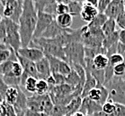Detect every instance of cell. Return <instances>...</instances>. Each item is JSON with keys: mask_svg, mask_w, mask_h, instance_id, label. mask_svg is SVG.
Segmentation results:
<instances>
[{"mask_svg": "<svg viewBox=\"0 0 125 116\" xmlns=\"http://www.w3.org/2000/svg\"><path fill=\"white\" fill-rule=\"evenodd\" d=\"M86 97L92 101H94V102L99 103L100 105H103L108 99V90L103 84L97 83L96 87L92 88L91 90L88 92Z\"/></svg>", "mask_w": 125, "mask_h": 116, "instance_id": "9", "label": "cell"}, {"mask_svg": "<svg viewBox=\"0 0 125 116\" xmlns=\"http://www.w3.org/2000/svg\"><path fill=\"white\" fill-rule=\"evenodd\" d=\"M2 20H3V16H2V15H0V23L2 22Z\"/></svg>", "mask_w": 125, "mask_h": 116, "instance_id": "57", "label": "cell"}, {"mask_svg": "<svg viewBox=\"0 0 125 116\" xmlns=\"http://www.w3.org/2000/svg\"><path fill=\"white\" fill-rule=\"evenodd\" d=\"M56 14L57 15L63 14H68V6L65 4H58L56 8Z\"/></svg>", "mask_w": 125, "mask_h": 116, "instance_id": "44", "label": "cell"}, {"mask_svg": "<svg viewBox=\"0 0 125 116\" xmlns=\"http://www.w3.org/2000/svg\"><path fill=\"white\" fill-rule=\"evenodd\" d=\"M112 0H98V5H97V9L99 13H104L108 5L111 3Z\"/></svg>", "mask_w": 125, "mask_h": 116, "instance_id": "42", "label": "cell"}, {"mask_svg": "<svg viewBox=\"0 0 125 116\" xmlns=\"http://www.w3.org/2000/svg\"><path fill=\"white\" fill-rule=\"evenodd\" d=\"M65 116H69V115H65Z\"/></svg>", "mask_w": 125, "mask_h": 116, "instance_id": "61", "label": "cell"}, {"mask_svg": "<svg viewBox=\"0 0 125 116\" xmlns=\"http://www.w3.org/2000/svg\"><path fill=\"white\" fill-rule=\"evenodd\" d=\"M85 79L84 86H83L82 94H81V97H82V98L86 97L88 92L91 90L92 88H95L97 84V81L95 80V79H94V77L92 76V74L90 73V71L85 68Z\"/></svg>", "mask_w": 125, "mask_h": 116, "instance_id": "18", "label": "cell"}, {"mask_svg": "<svg viewBox=\"0 0 125 116\" xmlns=\"http://www.w3.org/2000/svg\"><path fill=\"white\" fill-rule=\"evenodd\" d=\"M124 54H125V53H124V54H123V55H124Z\"/></svg>", "mask_w": 125, "mask_h": 116, "instance_id": "62", "label": "cell"}, {"mask_svg": "<svg viewBox=\"0 0 125 116\" xmlns=\"http://www.w3.org/2000/svg\"><path fill=\"white\" fill-rule=\"evenodd\" d=\"M7 88H8V86L4 82L2 77L0 75V93H1V96H2L3 99H4V96H5V94H6V90H7Z\"/></svg>", "mask_w": 125, "mask_h": 116, "instance_id": "46", "label": "cell"}, {"mask_svg": "<svg viewBox=\"0 0 125 116\" xmlns=\"http://www.w3.org/2000/svg\"><path fill=\"white\" fill-rule=\"evenodd\" d=\"M116 21L114 19H111L108 18L107 20L105 21V23H104V25L102 26V31L104 36H108V35L114 33V31H116Z\"/></svg>", "mask_w": 125, "mask_h": 116, "instance_id": "26", "label": "cell"}, {"mask_svg": "<svg viewBox=\"0 0 125 116\" xmlns=\"http://www.w3.org/2000/svg\"><path fill=\"white\" fill-rule=\"evenodd\" d=\"M98 14H99V12H98L97 7L84 3L83 4V7H82V10H81V13H80L79 16L81 17V19H82L84 22L88 23H90Z\"/></svg>", "mask_w": 125, "mask_h": 116, "instance_id": "17", "label": "cell"}, {"mask_svg": "<svg viewBox=\"0 0 125 116\" xmlns=\"http://www.w3.org/2000/svg\"><path fill=\"white\" fill-rule=\"evenodd\" d=\"M53 107L54 104L51 101L49 94L38 95L34 93L31 96H27V108L31 110L51 116Z\"/></svg>", "mask_w": 125, "mask_h": 116, "instance_id": "3", "label": "cell"}, {"mask_svg": "<svg viewBox=\"0 0 125 116\" xmlns=\"http://www.w3.org/2000/svg\"><path fill=\"white\" fill-rule=\"evenodd\" d=\"M56 2V0H38L37 2L34 3V7L37 12H43L44 8L51 4Z\"/></svg>", "mask_w": 125, "mask_h": 116, "instance_id": "32", "label": "cell"}, {"mask_svg": "<svg viewBox=\"0 0 125 116\" xmlns=\"http://www.w3.org/2000/svg\"><path fill=\"white\" fill-rule=\"evenodd\" d=\"M20 87V86H19ZM19 87H8L5 96H4L3 101L8 103L10 105H14L15 104L19 94Z\"/></svg>", "mask_w": 125, "mask_h": 116, "instance_id": "20", "label": "cell"}, {"mask_svg": "<svg viewBox=\"0 0 125 116\" xmlns=\"http://www.w3.org/2000/svg\"><path fill=\"white\" fill-rule=\"evenodd\" d=\"M17 54L23 57L27 60H30L31 62H36L39 60H41L42 57H44L43 52L40 48L34 47V46H26V47H21L18 51Z\"/></svg>", "mask_w": 125, "mask_h": 116, "instance_id": "10", "label": "cell"}, {"mask_svg": "<svg viewBox=\"0 0 125 116\" xmlns=\"http://www.w3.org/2000/svg\"><path fill=\"white\" fill-rule=\"evenodd\" d=\"M120 1H121V2H122V3L125 5V0H120Z\"/></svg>", "mask_w": 125, "mask_h": 116, "instance_id": "59", "label": "cell"}, {"mask_svg": "<svg viewBox=\"0 0 125 116\" xmlns=\"http://www.w3.org/2000/svg\"><path fill=\"white\" fill-rule=\"evenodd\" d=\"M13 61H6V62H3L0 64V75L3 76L6 74L10 73L12 71V67H13Z\"/></svg>", "mask_w": 125, "mask_h": 116, "instance_id": "33", "label": "cell"}, {"mask_svg": "<svg viewBox=\"0 0 125 116\" xmlns=\"http://www.w3.org/2000/svg\"><path fill=\"white\" fill-rule=\"evenodd\" d=\"M23 0H7L4 6L3 18H8L18 23L23 12Z\"/></svg>", "mask_w": 125, "mask_h": 116, "instance_id": "6", "label": "cell"}, {"mask_svg": "<svg viewBox=\"0 0 125 116\" xmlns=\"http://www.w3.org/2000/svg\"><path fill=\"white\" fill-rule=\"evenodd\" d=\"M68 29H63L61 28L57 23L55 19L53 20V22L48 26V28L46 29L44 32L42 33V37L44 39H54V38L58 37L59 35H60L61 33H63L64 31H66Z\"/></svg>", "mask_w": 125, "mask_h": 116, "instance_id": "16", "label": "cell"}, {"mask_svg": "<svg viewBox=\"0 0 125 116\" xmlns=\"http://www.w3.org/2000/svg\"><path fill=\"white\" fill-rule=\"evenodd\" d=\"M49 88H50V87H49L48 83L45 79H38L35 93L38 95H45V94H48Z\"/></svg>", "mask_w": 125, "mask_h": 116, "instance_id": "30", "label": "cell"}, {"mask_svg": "<svg viewBox=\"0 0 125 116\" xmlns=\"http://www.w3.org/2000/svg\"><path fill=\"white\" fill-rule=\"evenodd\" d=\"M82 105V97L81 96H76L71 100L70 102L65 105L66 115L71 116L76 112H78Z\"/></svg>", "mask_w": 125, "mask_h": 116, "instance_id": "19", "label": "cell"}, {"mask_svg": "<svg viewBox=\"0 0 125 116\" xmlns=\"http://www.w3.org/2000/svg\"><path fill=\"white\" fill-rule=\"evenodd\" d=\"M109 116H125V105L121 104H115V110Z\"/></svg>", "mask_w": 125, "mask_h": 116, "instance_id": "40", "label": "cell"}, {"mask_svg": "<svg viewBox=\"0 0 125 116\" xmlns=\"http://www.w3.org/2000/svg\"><path fill=\"white\" fill-rule=\"evenodd\" d=\"M125 73V64L124 62L114 66V75L115 77L122 78Z\"/></svg>", "mask_w": 125, "mask_h": 116, "instance_id": "38", "label": "cell"}, {"mask_svg": "<svg viewBox=\"0 0 125 116\" xmlns=\"http://www.w3.org/2000/svg\"><path fill=\"white\" fill-rule=\"evenodd\" d=\"M114 110H115V104L111 101H106L104 104L102 105V111L108 116L111 115L114 112Z\"/></svg>", "mask_w": 125, "mask_h": 116, "instance_id": "35", "label": "cell"}, {"mask_svg": "<svg viewBox=\"0 0 125 116\" xmlns=\"http://www.w3.org/2000/svg\"><path fill=\"white\" fill-rule=\"evenodd\" d=\"M71 0H56V2L58 4H65V5H68Z\"/></svg>", "mask_w": 125, "mask_h": 116, "instance_id": "51", "label": "cell"}, {"mask_svg": "<svg viewBox=\"0 0 125 116\" xmlns=\"http://www.w3.org/2000/svg\"><path fill=\"white\" fill-rule=\"evenodd\" d=\"M12 73L14 74L15 77H19V78H21L22 74L23 73V67H22V65H21L20 62H18V60L13 62Z\"/></svg>", "mask_w": 125, "mask_h": 116, "instance_id": "36", "label": "cell"}, {"mask_svg": "<svg viewBox=\"0 0 125 116\" xmlns=\"http://www.w3.org/2000/svg\"><path fill=\"white\" fill-rule=\"evenodd\" d=\"M31 2H33V3H35V2H37L38 0H31Z\"/></svg>", "mask_w": 125, "mask_h": 116, "instance_id": "60", "label": "cell"}, {"mask_svg": "<svg viewBox=\"0 0 125 116\" xmlns=\"http://www.w3.org/2000/svg\"><path fill=\"white\" fill-rule=\"evenodd\" d=\"M9 46L7 45H6L5 43H0V52L3 51V50H5V49H6V48H8Z\"/></svg>", "mask_w": 125, "mask_h": 116, "instance_id": "50", "label": "cell"}, {"mask_svg": "<svg viewBox=\"0 0 125 116\" xmlns=\"http://www.w3.org/2000/svg\"><path fill=\"white\" fill-rule=\"evenodd\" d=\"M0 102H3V97L1 96V93H0Z\"/></svg>", "mask_w": 125, "mask_h": 116, "instance_id": "56", "label": "cell"}, {"mask_svg": "<svg viewBox=\"0 0 125 116\" xmlns=\"http://www.w3.org/2000/svg\"><path fill=\"white\" fill-rule=\"evenodd\" d=\"M3 105L6 109V116H17V113L14 105H10L8 103L3 101Z\"/></svg>", "mask_w": 125, "mask_h": 116, "instance_id": "39", "label": "cell"}, {"mask_svg": "<svg viewBox=\"0 0 125 116\" xmlns=\"http://www.w3.org/2000/svg\"><path fill=\"white\" fill-rule=\"evenodd\" d=\"M50 62V68H51V73H60L64 76H67L71 71L70 65L66 61L57 58V57L45 55Z\"/></svg>", "mask_w": 125, "mask_h": 116, "instance_id": "8", "label": "cell"}, {"mask_svg": "<svg viewBox=\"0 0 125 116\" xmlns=\"http://www.w3.org/2000/svg\"><path fill=\"white\" fill-rule=\"evenodd\" d=\"M125 5L120 0H112L111 3L109 4L108 6L104 10V14L107 16V18L111 19H116L122 12L124 11Z\"/></svg>", "mask_w": 125, "mask_h": 116, "instance_id": "11", "label": "cell"}, {"mask_svg": "<svg viewBox=\"0 0 125 116\" xmlns=\"http://www.w3.org/2000/svg\"><path fill=\"white\" fill-rule=\"evenodd\" d=\"M42 113H38L36 111L31 110L29 108H26L25 111H24V113H23V116H40Z\"/></svg>", "mask_w": 125, "mask_h": 116, "instance_id": "47", "label": "cell"}, {"mask_svg": "<svg viewBox=\"0 0 125 116\" xmlns=\"http://www.w3.org/2000/svg\"><path fill=\"white\" fill-rule=\"evenodd\" d=\"M14 51V50L13 48L8 47V48H6V49H5V50H3V51L0 52V64L6 62V61H8V60H10L11 55Z\"/></svg>", "mask_w": 125, "mask_h": 116, "instance_id": "34", "label": "cell"}, {"mask_svg": "<svg viewBox=\"0 0 125 116\" xmlns=\"http://www.w3.org/2000/svg\"><path fill=\"white\" fill-rule=\"evenodd\" d=\"M85 116H89V115H85Z\"/></svg>", "mask_w": 125, "mask_h": 116, "instance_id": "63", "label": "cell"}, {"mask_svg": "<svg viewBox=\"0 0 125 116\" xmlns=\"http://www.w3.org/2000/svg\"><path fill=\"white\" fill-rule=\"evenodd\" d=\"M56 23L63 29H69L73 23V16L69 14H59L55 18Z\"/></svg>", "mask_w": 125, "mask_h": 116, "instance_id": "22", "label": "cell"}, {"mask_svg": "<svg viewBox=\"0 0 125 116\" xmlns=\"http://www.w3.org/2000/svg\"><path fill=\"white\" fill-rule=\"evenodd\" d=\"M68 14H71L73 17L75 16H79L81 10L83 7V4L75 0H71L70 2L68 4Z\"/></svg>", "mask_w": 125, "mask_h": 116, "instance_id": "29", "label": "cell"}, {"mask_svg": "<svg viewBox=\"0 0 125 116\" xmlns=\"http://www.w3.org/2000/svg\"><path fill=\"white\" fill-rule=\"evenodd\" d=\"M85 3L87 4V5H90V6H93L97 7V5H98V0H85Z\"/></svg>", "mask_w": 125, "mask_h": 116, "instance_id": "48", "label": "cell"}, {"mask_svg": "<svg viewBox=\"0 0 125 116\" xmlns=\"http://www.w3.org/2000/svg\"><path fill=\"white\" fill-rule=\"evenodd\" d=\"M108 58H109V63L113 67L124 62V56H123V54H119V53H115V54H112L111 56H109Z\"/></svg>", "mask_w": 125, "mask_h": 116, "instance_id": "31", "label": "cell"}, {"mask_svg": "<svg viewBox=\"0 0 125 116\" xmlns=\"http://www.w3.org/2000/svg\"><path fill=\"white\" fill-rule=\"evenodd\" d=\"M64 53L66 55V61L68 64H77L85 66V46L81 42L70 43L64 46Z\"/></svg>", "mask_w": 125, "mask_h": 116, "instance_id": "4", "label": "cell"}, {"mask_svg": "<svg viewBox=\"0 0 125 116\" xmlns=\"http://www.w3.org/2000/svg\"><path fill=\"white\" fill-rule=\"evenodd\" d=\"M0 116H6V109L3 105V102H0Z\"/></svg>", "mask_w": 125, "mask_h": 116, "instance_id": "49", "label": "cell"}, {"mask_svg": "<svg viewBox=\"0 0 125 116\" xmlns=\"http://www.w3.org/2000/svg\"><path fill=\"white\" fill-rule=\"evenodd\" d=\"M66 111H65V105H54L53 110L51 112V116H65Z\"/></svg>", "mask_w": 125, "mask_h": 116, "instance_id": "37", "label": "cell"}, {"mask_svg": "<svg viewBox=\"0 0 125 116\" xmlns=\"http://www.w3.org/2000/svg\"><path fill=\"white\" fill-rule=\"evenodd\" d=\"M71 116H85V113H83L82 112L78 111V112H76L75 113H73Z\"/></svg>", "mask_w": 125, "mask_h": 116, "instance_id": "53", "label": "cell"}, {"mask_svg": "<svg viewBox=\"0 0 125 116\" xmlns=\"http://www.w3.org/2000/svg\"><path fill=\"white\" fill-rule=\"evenodd\" d=\"M4 43L7 45L9 47L13 48L14 51L16 52L22 47V42H21V38L19 31H10L6 32V37L4 40Z\"/></svg>", "mask_w": 125, "mask_h": 116, "instance_id": "14", "label": "cell"}, {"mask_svg": "<svg viewBox=\"0 0 125 116\" xmlns=\"http://www.w3.org/2000/svg\"><path fill=\"white\" fill-rule=\"evenodd\" d=\"M1 77H2L4 82L8 87H19L21 85V78L15 77L14 74L12 73V71L10 73L3 75Z\"/></svg>", "mask_w": 125, "mask_h": 116, "instance_id": "28", "label": "cell"}, {"mask_svg": "<svg viewBox=\"0 0 125 116\" xmlns=\"http://www.w3.org/2000/svg\"><path fill=\"white\" fill-rule=\"evenodd\" d=\"M104 39L102 29H88L85 25L83 26L82 43L85 47H101Z\"/></svg>", "mask_w": 125, "mask_h": 116, "instance_id": "5", "label": "cell"}, {"mask_svg": "<svg viewBox=\"0 0 125 116\" xmlns=\"http://www.w3.org/2000/svg\"><path fill=\"white\" fill-rule=\"evenodd\" d=\"M17 60L21 63V65H22V67L23 69V75H24L26 77H34V78H37L38 79L35 62H31L30 60L25 59V58H23V57L20 56L18 54H17Z\"/></svg>", "mask_w": 125, "mask_h": 116, "instance_id": "15", "label": "cell"}, {"mask_svg": "<svg viewBox=\"0 0 125 116\" xmlns=\"http://www.w3.org/2000/svg\"><path fill=\"white\" fill-rule=\"evenodd\" d=\"M6 37V25L4 21L0 23V43H4V40Z\"/></svg>", "mask_w": 125, "mask_h": 116, "instance_id": "45", "label": "cell"}, {"mask_svg": "<svg viewBox=\"0 0 125 116\" xmlns=\"http://www.w3.org/2000/svg\"><path fill=\"white\" fill-rule=\"evenodd\" d=\"M37 81H38L37 78L28 77V78L26 79L23 86L21 88H22L24 92H28V93L32 95V94H34L36 92V84H37Z\"/></svg>", "mask_w": 125, "mask_h": 116, "instance_id": "27", "label": "cell"}, {"mask_svg": "<svg viewBox=\"0 0 125 116\" xmlns=\"http://www.w3.org/2000/svg\"><path fill=\"white\" fill-rule=\"evenodd\" d=\"M51 75L54 78L55 86L61 85V84H64V83H65V76H64V75L60 74V73H51Z\"/></svg>", "mask_w": 125, "mask_h": 116, "instance_id": "43", "label": "cell"}, {"mask_svg": "<svg viewBox=\"0 0 125 116\" xmlns=\"http://www.w3.org/2000/svg\"><path fill=\"white\" fill-rule=\"evenodd\" d=\"M123 56H124V64H125V54H124V55H123ZM122 79H125V73H124V75H123V77H122Z\"/></svg>", "mask_w": 125, "mask_h": 116, "instance_id": "55", "label": "cell"}, {"mask_svg": "<svg viewBox=\"0 0 125 116\" xmlns=\"http://www.w3.org/2000/svg\"><path fill=\"white\" fill-rule=\"evenodd\" d=\"M65 83H67L68 85L71 86L73 88H76L78 85L83 86V83L81 81L80 77L78 76V74L73 69H71V71L69 72V74L65 76Z\"/></svg>", "mask_w": 125, "mask_h": 116, "instance_id": "25", "label": "cell"}, {"mask_svg": "<svg viewBox=\"0 0 125 116\" xmlns=\"http://www.w3.org/2000/svg\"><path fill=\"white\" fill-rule=\"evenodd\" d=\"M117 26H119L121 30H125V9L122 14L115 19Z\"/></svg>", "mask_w": 125, "mask_h": 116, "instance_id": "41", "label": "cell"}, {"mask_svg": "<svg viewBox=\"0 0 125 116\" xmlns=\"http://www.w3.org/2000/svg\"><path fill=\"white\" fill-rule=\"evenodd\" d=\"M104 86L108 90L107 101L125 105V79L114 76Z\"/></svg>", "mask_w": 125, "mask_h": 116, "instance_id": "2", "label": "cell"}, {"mask_svg": "<svg viewBox=\"0 0 125 116\" xmlns=\"http://www.w3.org/2000/svg\"><path fill=\"white\" fill-rule=\"evenodd\" d=\"M108 18L104 13H99L93 20L86 24V28L88 29H102V26Z\"/></svg>", "mask_w": 125, "mask_h": 116, "instance_id": "23", "label": "cell"}, {"mask_svg": "<svg viewBox=\"0 0 125 116\" xmlns=\"http://www.w3.org/2000/svg\"><path fill=\"white\" fill-rule=\"evenodd\" d=\"M101 110H102V105H100L99 103L92 101L87 97L82 98V105H81L79 111L85 113V115L91 116L94 113L99 112Z\"/></svg>", "mask_w": 125, "mask_h": 116, "instance_id": "12", "label": "cell"}, {"mask_svg": "<svg viewBox=\"0 0 125 116\" xmlns=\"http://www.w3.org/2000/svg\"><path fill=\"white\" fill-rule=\"evenodd\" d=\"M35 66H36V71H37L38 79H45L46 80L47 78L51 74L50 62L46 56L42 57L41 60L35 62Z\"/></svg>", "mask_w": 125, "mask_h": 116, "instance_id": "13", "label": "cell"}, {"mask_svg": "<svg viewBox=\"0 0 125 116\" xmlns=\"http://www.w3.org/2000/svg\"><path fill=\"white\" fill-rule=\"evenodd\" d=\"M7 1V0H2V2H3V4H4V6H5V4H6V2Z\"/></svg>", "mask_w": 125, "mask_h": 116, "instance_id": "58", "label": "cell"}, {"mask_svg": "<svg viewBox=\"0 0 125 116\" xmlns=\"http://www.w3.org/2000/svg\"><path fill=\"white\" fill-rule=\"evenodd\" d=\"M54 19L55 17L51 14H49L44 12H37V23L32 39H38L42 37L44 31L48 28V26L53 22Z\"/></svg>", "mask_w": 125, "mask_h": 116, "instance_id": "7", "label": "cell"}, {"mask_svg": "<svg viewBox=\"0 0 125 116\" xmlns=\"http://www.w3.org/2000/svg\"><path fill=\"white\" fill-rule=\"evenodd\" d=\"M92 63L96 69L104 70L109 63V58L105 54H98L92 59Z\"/></svg>", "mask_w": 125, "mask_h": 116, "instance_id": "21", "label": "cell"}, {"mask_svg": "<svg viewBox=\"0 0 125 116\" xmlns=\"http://www.w3.org/2000/svg\"><path fill=\"white\" fill-rule=\"evenodd\" d=\"M118 43H119V31H116L108 36H105L104 40H103L102 46L105 50H107L108 48L116 45Z\"/></svg>", "mask_w": 125, "mask_h": 116, "instance_id": "24", "label": "cell"}, {"mask_svg": "<svg viewBox=\"0 0 125 116\" xmlns=\"http://www.w3.org/2000/svg\"><path fill=\"white\" fill-rule=\"evenodd\" d=\"M3 11H4V4L2 0H0V15L3 16Z\"/></svg>", "mask_w": 125, "mask_h": 116, "instance_id": "52", "label": "cell"}, {"mask_svg": "<svg viewBox=\"0 0 125 116\" xmlns=\"http://www.w3.org/2000/svg\"><path fill=\"white\" fill-rule=\"evenodd\" d=\"M36 23L37 11L34 7V3L31 0H23V12L18 21L22 47L29 46L32 39Z\"/></svg>", "mask_w": 125, "mask_h": 116, "instance_id": "1", "label": "cell"}, {"mask_svg": "<svg viewBox=\"0 0 125 116\" xmlns=\"http://www.w3.org/2000/svg\"><path fill=\"white\" fill-rule=\"evenodd\" d=\"M17 116H23V113H24V111H19V112H16Z\"/></svg>", "mask_w": 125, "mask_h": 116, "instance_id": "54", "label": "cell"}]
</instances>
